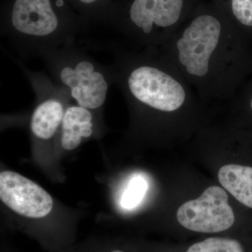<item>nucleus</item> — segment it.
<instances>
[{"label":"nucleus","mask_w":252,"mask_h":252,"mask_svg":"<svg viewBox=\"0 0 252 252\" xmlns=\"http://www.w3.org/2000/svg\"><path fill=\"white\" fill-rule=\"evenodd\" d=\"M177 218L182 226L198 233H218L235 223L228 195L217 186L207 188L198 198L184 203L177 210Z\"/></svg>","instance_id":"39448f33"},{"label":"nucleus","mask_w":252,"mask_h":252,"mask_svg":"<svg viewBox=\"0 0 252 252\" xmlns=\"http://www.w3.org/2000/svg\"><path fill=\"white\" fill-rule=\"evenodd\" d=\"M187 252H245L243 245L233 239L210 238L194 244Z\"/></svg>","instance_id":"9d476101"},{"label":"nucleus","mask_w":252,"mask_h":252,"mask_svg":"<svg viewBox=\"0 0 252 252\" xmlns=\"http://www.w3.org/2000/svg\"><path fill=\"white\" fill-rule=\"evenodd\" d=\"M252 41V0H212Z\"/></svg>","instance_id":"6e6552de"},{"label":"nucleus","mask_w":252,"mask_h":252,"mask_svg":"<svg viewBox=\"0 0 252 252\" xmlns=\"http://www.w3.org/2000/svg\"><path fill=\"white\" fill-rule=\"evenodd\" d=\"M41 59L55 84L65 89L77 105L94 113L103 107L111 86L117 84L112 64H102L76 44L50 51Z\"/></svg>","instance_id":"20e7f679"},{"label":"nucleus","mask_w":252,"mask_h":252,"mask_svg":"<svg viewBox=\"0 0 252 252\" xmlns=\"http://www.w3.org/2000/svg\"><path fill=\"white\" fill-rule=\"evenodd\" d=\"M207 0H114L102 24L135 49H159Z\"/></svg>","instance_id":"7ed1b4c3"},{"label":"nucleus","mask_w":252,"mask_h":252,"mask_svg":"<svg viewBox=\"0 0 252 252\" xmlns=\"http://www.w3.org/2000/svg\"><path fill=\"white\" fill-rule=\"evenodd\" d=\"M111 252H124L121 251V250H114V251H112Z\"/></svg>","instance_id":"ddd939ff"},{"label":"nucleus","mask_w":252,"mask_h":252,"mask_svg":"<svg viewBox=\"0 0 252 252\" xmlns=\"http://www.w3.org/2000/svg\"><path fill=\"white\" fill-rule=\"evenodd\" d=\"M94 113L77 104H69L64 112L60 130V143L63 149L74 150L83 141L94 135L95 130Z\"/></svg>","instance_id":"0eeeda50"},{"label":"nucleus","mask_w":252,"mask_h":252,"mask_svg":"<svg viewBox=\"0 0 252 252\" xmlns=\"http://www.w3.org/2000/svg\"><path fill=\"white\" fill-rule=\"evenodd\" d=\"M147 189V184L144 179L141 177L132 178L122 195L121 204L123 208L132 210L137 207L143 199Z\"/></svg>","instance_id":"9b49d317"},{"label":"nucleus","mask_w":252,"mask_h":252,"mask_svg":"<svg viewBox=\"0 0 252 252\" xmlns=\"http://www.w3.org/2000/svg\"><path fill=\"white\" fill-rule=\"evenodd\" d=\"M233 99H235L243 108L244 113L248 116L250 124H252V69Z\"/></svg>","instance_id":"f8f14e48"},{"label":"nucleus","mask_w":252,"mask_h":252,"mask_svg":"<svg viewBox=\"0 0 252 252\" xmlns=\"http://www.w3.org/2000/svg\"><path fill=\"white\" fill-rule=\"evenodd\" d=\"M158 50L202 99H233L252 69V41L212 0Z\"/></svg>","instance_id":"f257e3e1"},{"label":"nucleus","mask_w":252,"mask_h":252,"mask_svg":"<svg viewBox=\"0 0 252 252\" xmlns=\"http://www.w3.org/2000/svg\"><path fill=\"white\" fill-rule=\"evenodd\" d=\"M90 22L67 0H2L0 32L24 58L75 44Z\"/></svg>","instance_id":"f03ea898"},{"label":"nucleus","mask_w":252,"mask_h":252,"mask_svg":"<svg viewBox=\"0 0 252 252\" xmlns=\"http://www.w3.org/2000/svg\"><path fill=\"white\" fill-rule=\"evenodd\" d=\"M74 11L89 22L102 24L114 0H67Z\"/></svg>","instance_id":"1a4fd4ad"},{"label":"nucleus","mask_w":252,"mask_h":252,"mask_svg":"<svg viewBox=\"0 0 252 252\" xmlns=\"http://www.w3.org/2000/svg\"><path fill=\"white\" fill-rule=\"evenodd\" d=\"M0 199L10 210L32 219L47 216L54 205L52 197L40 186L9 170L0 173Z\"/></svg>","instance_id":"423d86ee"}]
</instances>
